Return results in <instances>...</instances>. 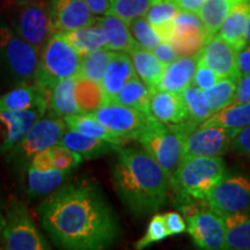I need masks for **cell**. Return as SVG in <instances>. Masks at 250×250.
Returning a JSON list of instances; mask_svg holds the SVG:
<instances>
[{"label":"cell","instance_id":"6da1fadb","mask_svg":"<svg viewBox=\"0 0 250 250\" xmlns=\"http://www.w3.org/2000/svg\"><path fill=\"white\" fill-rule=\"evenodd\" d=\"M41 224L62 249L101 250L120 235V225L111 206L95 184L68 183L41 203Z\"/></svg>","mask_w":250,"mask_h":250},{"label":"cell","instance_id":"7a4b0ae2","mask_svg":"<svg viewBox=\"0 0 250 250\" xmlns=\"http://www.w3.org/2000/svg\"><path fill=\"white\" fill-rule=\"evenodd\" d=\"M112 183L134 215H145L165 205L170 179L144 148L121 147L112 167Z\"/></svg>","mask_w":250,"mask_h":250},{"label":"cell","instance_id":"3957f363","mask_svg":"<svg viewBox=\"0 0 250 250\" xmlns=\"http://www.w3.org/2000/svg\"><path fill=\"white\" fill-rule=\"evenodd\" d=\"M196 127L198 126L190 121L167 124L152 117L137 142L171 179L184 158L187 136Z\"/></svg>","mask_w":250,"mask_h":250},{"label":"cell","instance_id":"277c9868","mask_svg":"<svg viewBox=\"0 0 250 250\" xmlns=\"http://www.w3.org/2000/svg\"><path fill=\"white\" fill-rule=\"evenodd\" d=\"M227 176L221 156H188L170 179V187L180 199L206 201L211 190Z\"/></svg>","mask_w":250,"mask_h":250},{"label":"cell","instance_id":"5b68a950","mask_svg":"<svg viewBox=\"0 0 250 250\" xmlns=\"http://www.w3.org/2000/svg\"><path fill=\"white\" fill-rule=\"evenodd\" d=\"M83 56L61 34H54L41 50L35 83L51 92L58 81L78 77Z\"/></svg>","mask_w":250,"mask_h":250},{"label":"cell","instance_id":"8992f818","mask_svg":"<svg viewBox=\"0 0 250 250\" xmlns=\"http://www.w3.org/2000/svg\"><path fill=\"white\" fill-rule=\"evenodd\" d=\"M41 50L18 36L8 26H0V64L15 86L35 83Z\"/></svg>","mask_w":250,"mask_h":250},{"label":"cell","instance_id":"52a82bcc","mask_svg":"<svg viewBox=\"0 0 250 250\" xmlns=\"http://www.w3.org/2000/svg\"><path fill=\"white\" fill-rule=\"evenodd\" d=\"M66 129V123L62 118L46 112L7 153L9 162L21 168H27L36 153L61 143Z\"/></svg>","mask_w":250,"mask_h":250},{"label":"cell","instance_id":"ba28073f","mask_svg":"<svg viewBox=\"0 0 250 250\" xmlns=\"http://www.w3.org/2000/svg\"><path fill=\"white\" fill-rule=\"evenodd\" d=\"M0 243L6 250L50 249L27 208L17 199L12 201L6 212V224Z\"/></svg>","mask_w":250,"mask_h":250},{"label":"cell","instance_id":"9c48e42d","mask_svg":"<svg viewBox=\"0 0 250 250\" xmlns=\"http://www.w3.org/2000/svg\"><path fill=\"white\" fill-rule=\"evenodd\" d=\"M46 1L14 6L9 18L12 30L40 50L55 34Z\"/></svg>","mask_w":250,"mask_h":250},{"label":"cell","instance_id":"30bf717a","mask_svg":"<svg viewBox=\"0 0 250 250\" xmlns=\"http://www.w3.org/2000/svg\"><path fill=\"white\" fill-rule=\"evenodd\" d=\"M92 115L112 133L126 142L138 139L152 118L151 115L116 101L105 102Z\"/></svg>","mask_w":250,"mask_h":250},{"label":"cell","instance_id":"8fae6325","mask_svg":"<svg viewBox=\"0 0 250 250\" xmlns=\"http://www.w3.org/2000/svg\"><path fill=\"white\" fill-rule=\"evenodd\" d=\"M208 208L221 218L246 212L250 208V181L243 176H226L206 198Z\"/></svg>","mask_w":250,"mask_h":250},{"label":"cell","instance_id":"7c38bea8","mask_svg":"<svg viewBox=\"0 0 250 250\" xmlns=\"http://www.w3.org/2000/svg\"><path fill=\"white\" fill-rule=\"evenodd\" d=\"M208 40L204 24L197 13L180 11L171 22L165 42H168L179 57L198 56Z\"/></svg>","mask_w":250,"mask_h":250},{"label":"cell","instance_id":"4fadbf2b","mask_svg":"<svg viewBox=\"0 0 250 250\" xmlns=\"http://www.w3.org/2000/svg\"><path fill=\"white\" fill-rule=\"evenodd\" d=\"M187 218V230L195 245L204 250L226 249V223L212 210H197Z\"/></svg>","mask_w":250,"mask_h":250},{"label":"cell","instance_id":"5bb4252c","mask_svg":"<svg viewBox=\"0 0 250 250\" xmlns=\"http://www.w3.org/2000/svg\"><path fill=\"white\" fill-rule=\"evenodd\" d=\"M236 133V131L220 126L196 127L188 134L184 142V158L221 156L232 147Z\"/></svg>","mask_w":250,"mask_h":250},{"label":"cell","instance_id":"9a60e30c","mask_svg":"<svg viewBox=\"0 0 250 250\" xmlns=\"http://www.w3.org/2000/svg\"><path fill=\"white\" fill-rule=\"evenodd\" d=\"M46 4L55 34L90 26L98 20L83 0H48Z\"/></svg>","mask_w":250,"mask_h":250},{"label":"cell","instance_id":"2e32d148","mask_svg":"<svg viewBox=\"0 0 250 250\" xmlns=\"http://www.w3.org/2000/svg\"><path fill=\"white\" fill-rule=\"evenodd\" d=\"M46 112L43 108L0 110V153L7 154Z\"/></svg>","mask_w":250,"mask_h":250},{"label":"cell","instance_id":"e0dca14e","mask_svg":"<svg viewBox=\"0 0 250 250\" xmlns=\"http://www.w3.org/2000/svg\"><path fill=\"white\" fill-rule=\"evenodd\" d=\"M237 52V50L217 34L206 41L198 54V62L213 70L220 78H233L237 80L240 78Z\"/></svg>","mask_w":250,"mask_h":250},{"label":"cell","instance_id":"ac0fdd59","mask_svg":"<svg viewBox=\"0 0 250 250\" xmlns=\"http://www.w3.org/2000/svg\"><path fill=\"white\" fill-rule=\"evenodd\" d=\"M136 76L130 55L126 52L114 51L101 80L105 102L115 101L121 89Z\"/></svg>","mask_w":250,"mask_h":250},{"label":"cell","instance_id":"d6986e66","mask_svg":"<svg viewBox=\"0 0 250 250\" xmlns=\"http://www.w3.org/2000/svg\"><path fill=\"white\" fill-rule=\"evenodd\" d=\"M50 92L36 83L17 86L0 96V110H28L43 108L48 110Z\"/></svg>","mask_w":250,"mask_h":250},{"label":"cell","instance_id":"ffe728a7","mask_svg":"<svg viewBox=\"0 0 250 250\" xmlns=\"http://www.w3.org/2000/svg\"><path fill=\"white\" fill-rule=\"evenodd\" d=\"M149 115L167 124H179L188 121V111L181 93L153 89L149 101Z\"/></svg>","mask_w":250,"mask_h":250},{"label":"cell","instance_id":"44dd1931","mask_svg":"<svg viewBox=\"0 0 250 250\" xmlns=\"http://www.w3.org/2000/svg\"><path fill=\"white\" fill-rule=\"evenodd\" d=\"M197 64H198V56L179 57L166 66L158 85L153 89L182 93L184 89L192 85Z\"/></svg>","mask_w":250,"mask_h":250},{"label":"cell","instance_id":"7402d4cb","mask_svg":"<svg viewBox=\"0 0 250 250\" xmlns=\"http://www.w3.org/2000/svg\"><path fill=\"white\" fill-rule=\"evenodd\" d=\"M250 4L240 2L232 6L229 13L225 18L218 35L229 43L234 49L240 51L247 45V28H248Z\"/></svg>","mask_w":250,"mask_h":250},{"label":"cell","instance_id":"603a6c76","mask_svg":"<svg viewBox=\"0 0 250 250\" xmlns=\"http://www.w3.org/2000/svg\"><path fill=\"white\" fill-rule=\"evenodd\" d=\"M62 145L77 152L83 159H95L105 155L109 152H117L121 147L105 140L87 136L76 130L66 129L61 140Z\"/></svg>","mask_w":250,"mask_h":250},{"label":"cell","instance_id":"cb8c5ba5","mask_svg":"<svg viewBox=\"0 0 250 250\" xmlns=\"http://www.w3.org/2000/svg\"><path fill=\"white\" fill-rule=\"evenodd\" d=\"M76 79L77 77L66 78L52 87L49 96V114L62 120L80 114L81 110L76 99Z\"/></svg>","mask_w":250,"mask_h":250},{"label":"cell","instance_id":"d4e9b609","mask_svg":"<svg viewBox=\"0 0 250 250\" xmlns=\"http://www.w3.org/2000/svg\"><path fill=\"white\" fill-rule=\"evenodd\" d=\"M104 31L107 39V49L111 51L129 52L138 45L131 33L129 24L116 15L107 14L96 20Z\"/></svg>","mask_w":250,"mask_h":250},{"label":"cell","instance_id":"484cf974","mask_svg":"<svg viewBox=\"0 0 250 250\" xmlns=\"http://www.w3.org/2000/svg\"><path fill=\"white\" fill-rule=\"evenodd\" d=\"M72 171L51 169L40 171L27 168V193L33 198L49 196L66 182Z\"/></svg>","mask_w":250,"mask_h":250},{"label":"cell","instance_id":"4316f807","mask_svg":"<svg viewBox=\"0 0 250 250\" xmlns=\"http://www.w3.org/2000/svg\"><path fill=\"white\" fill-rule=\"evenodd\" d=\"M129 55L137 76L148 87H151L152 89L154 88L158 85L167 65H165L156 57L152 50L142 48L140 45L134 46Z\"/></svg>","mask_w":250,"mask_h":250},{"label":"cell","instance_id":"83f0119b","mask_svg":"<svg viewBox=\"0 0 250 250\" xmlns=\"http://www.w3.org/2000/svg\"><path fill=\"white\" fill-rule=\"evenodd\" d=\"M79 54L85 56L95 50L107 48V39L102 27L96 22L78 29L61 34Z\"/></svg>","mask_w":250,"mask_h":250},{"label":"cell","instance_id":"f1b7e54d","mask_svg":"<svg viewBox=\"0 0 250 250\" xmlns=\"http://www.w3.org/2000/svg\"><path fill=\"white\" fill-rule=\"evenodd\" d=\"M64 121L68 129L76 130L78 132L87 134V136L95 137V138L112 143L115 145L120 146V147H123L124 144L127 143L126 140L118 137L117 134L112 133L101 122L96 120L92 114L80 112V114L64 118Z\"/></svg>","mask_w":250,"mask_h":250},{"label":"cell","instance_id":"f546056e","mask_svg":"<svg viewBox=\"0 0 250 250\" xmlns=\"http://www.w3.org/2000/svg\"><path fill=\"white\" fill-rule=\"evenodd\" d=\"M248 125H250V101L228 105L214 112L199 126H220L237 132Z\"/></svg>","mask_w":250,"mask_h":250},{"label":"cell","instance_id":"4dcf8cb0","mask_svg":"<svg viewBox=\"0 0 250 250\" xmlns=\"http://www.w3.org/2000/svg\"><path fill=\"white\" fill-rule=\"evenodd\" d=\"M226 223V249L250 250V213L248 211L229 215Z\"/></svg>","mask_w":250,"mask_h":250},{"label":"cell","instance_id":"1f68e13d","mask_svg":"<svg viewBox=\"0 0 250 250\" xmlns=\"http://www.w3.org/2000/svg\"><path fill=\"white\" fill-rule=\"evenodd\" d=\"M153 89L138 76L133 77L117 94L115 101L149 115V101Z\"/></svg>","mask_w":250,"mask_h":250},{"label":"cell","instance_id":"d6a6232c","mask_svg":"<svg viewBox=\"0 0 250 250\" xmlns=\"http://www.w3.org/2000/svg\"><path fill=\"white\" fill-rule=\"evenodd\" d=\"M76 99L81 112L85 114H92L105 103L101 83L83 77L76 79Z\"/></svg>","mask_w":250,"mask_h":250},{"label":"cell","instance_id":"836d02e7","mask_svg":"<svg viewBox=\"0 0 250 250\" xmlns=\"http://www.w3.org/2000/svg\"><path fill=\"white\" fill-rule=\"evenodd\" d=\"M232 4L229 0H205L197 14L201 18L208 39L217 35L225 18L229 13Z\"/></svg>","mask_w":250,"mask_h":250},{"label":"cell","instance_id":"e575fe53","mask_svg":"<svg viewBox=\"0 0 250 250\" xmlns=\"http://www.w3.org/2000/svg\"><path fill=\"white\" fill-rule=\"evenodd\" d=\"M236 79L221 78L211 88L203 90L205 101L212 112H217L233 103L236 92Z\"/></svg>","mask_w":250,"mask_h":250},{"label":"cell","instance_id":"d590c367","mask_svg":"<svg viewBox=\"0 0 250 250\" xmlns=\"http://www.w3.org/2000/svg\"><path fill=\"white\" fill-rule=\"evenodd\" d=\"M184 104L188 111V121L199 126L202 123L210 118L213 112L208 108V103L205 101L203 90L195 85H190L182 93Z\"/></svg>","mask_w":250,"mask_h":250},{"label":"cell","instance_id":"8d00e7d4","mask_svg":"<svg viewBox=\"0 0 250 250\" xmlns=\"http://www.w3.org/2000/svg\"><path fill=\"white\" fill-rule=\"evenodd\" d=\"M112 54H114V51H111V50L102 48L85 55L83 57L80 73L78 77L87 78V79L101 83L103 74H104L105 68L110 62Z\"/></svg>","mask_w":250,"mask_h":250},{"label":"cell","instance_id":"74e56055","mask_svg":"<svg viewBox=\"0 0 250 250\" xmlns=\"http://www.w3.org/2000/svg\"><path fill=\"white\" fill-rule=\"evenodd\" d=\"M158 1L160 0H111L107 14L116 15L129 24L134 19L145 17L151 6Z\"/></svg>","mask_w":250,"mask_h":250},{"label":"cell","instance_id":"f35d334b","mask_svg":"<svg viewBox=\"0 0 250 250\" xmlns=\"http://www.w3.org/2000/svg\"><path fill=\"white\" fill-rule=\"evenodd\" d=\"M181 9L170 0H160L151 6L145 18L160 34L170 26Z\"/></svg>","mask_w":250,"mask_h":250},{"label":"cell","instance_id":"ab89813d","mask_svg":"<svg viewBox=\"0 0 250 250\" xmlns=\"http://www.w3.org/2000/svg\"><path fill=\"white\" fill-rule=\"evenodd\" d=\"M129 27L136 42L142 48L153 50L159 43L162 42L160 34L145 17L134 19L129 23Z\"/></svg>","mask_w":250,"mask_h":250},{"label":"cell","instance_id":"60d3db41","mask_svg":"<svg viewBox=\"0 0 250 250\" xmlns=\"http://www.w3.org/2000/svg\"><path fill=\"white\" fill-rule=\"evenodd\" d=\"M51 152L54 156V168L58 170L73 171L74 168L78 167L83 160L80 154L62 144L51 146Z\"/></svg>","mask_w":250,"mask_h":250},{"label":"cell","instance_id":"b9f144b4","mask_svg":"<svg viewBox=\"0 0 250 250\" xmlns=\"http://www.w3.org/2000/svg\"><path fill=\"white\" fill-rule=\"evenodd\" d=\"M168 236H169V234H168L167 228H166L164 215L155 214L154 217L151 219V221H149L145 235H144L138 242H136L134 248L138 250L145 249L151 246L152 243L161 241V240H164Z\"/></svg>","mask_w":250,"mask_h":250},{"label":"cell","instance_id":"7bdbcfd3","mask_svg":"<svg viewBox=\"0 0 250 250\" xmlns=\"http://www.w3.org/2000/svg\"><path fill=\"white\" fill-rule=\"evenodd\" d=\"M220 79L221 78L213 70H211L210 67H208L206 65L198 62L195 76H193L192 85L198 87L202 90H205L208 88H211L212 86H214Z\"/></svg>","mask_w":250,"mask_h":250},{"label":"cell","instance_id":"ee69618b","mask_svg":"<svg viewBox=\"0 0 250 250\" xmlns=\"http://www.w3.org/2000/svg\"><path fill=\"white\" fill-rule=\"evenodd\" d=\"M27 168H33V169L40 171H48L54 168V156H52L51 147L43 149L31 158V160Z\"/></svg>","mask_w":250,"mask_h":250},{"label":"cell","instance_id":"f6af8a7d","mask_svg":"<svg viewBox=\"0 0 250 250\" xmlns=\"http://www.w3.org/2000/svg\"><path fill=\"white\" fill-rule=\"evenodd\" d=\"M164 215V221L169 236L179 235L187 230V224L182 215L177 212H167Z\"/></svg>","mask_w":250,"mask_h":250},{"label":"cell","instance_id":"bcb514c9","mask_svg":"<svg viewBox=\"0 0 250 250\" xmlns=\"http://www.w3.org/2000/svg\"><path fill=\"white\" fill-rule=\"evenodd\" d=\"M232 148L239 154L250 158V125L237 131L232 143Z\"/></svg>","mask_w":250,"mask_h":250},{"label":"cell","instance_id":"7dc6e473","mask_svg":"<svg viewBox=\"0 0 250 250\" xmlns=\"http://www.w3.org/2000/svg\"><path fill=\"white\" fill-rule=\"evenodd\" d=\"M250 101V74H242L237 79L236 92L232 104Z\"/></svg>","mask_w":250,"mask_h":250},{"label":"cell","instance_id":"c3c4849f","mask_svg":"<svg viewBox=\"0 0 250 250\" xmlns=\"http://www.w3.org/2000/svg\"><path fill=\"white\" fill-rule=\"evenodd\" d=\"M152 51L165 65L170 64V62H175L179 58V55L176 54V51L173 49V46H171L168 42H165V41L159 43Z\"/></svg>","mask_w":250,"mask_h":250},{"label":"cell","instance_id":"681fc988","mask_svg":"<svg viewBox=\"0 0 250 250\" xmlns=\"http://www.w3.org/2000/svg\"><path fill=\"white\" fill-rule=\"evenodd\" d=\"M237 68L240 76L250 74V44H247L242 50L237 52Z\"/></svg>","mask_w":250,"mask_h":250},{"label":"cell","instance_id":"f907efd6","mask_svg":"<svg viewBox=\"0 0 250 250\" xmlns=\"http://www.w3.org/2000/svg\"><path fill=\"white\" fill-rule=\"evenodd\" d=\"M93 14L105 15L111 7V0H83Z\"/></svg>","mask_w":250,"mask_h":250},{"label":"cell","instance_id":"816d5d0a","mask_svg":"<svg viewBox=\"0 0 250 250\" xmlns=\"http://www.w3.org/2000/svg\"><path fill=\"white\" fill-rule=\"evenodd\" d=\"M170 1H173L181 11L198 13L205 0H170Z\"/></svg>","mask_w":250,"mask_h":250},{"label":"cell","instance_id":"f5cc1de1","mask_svg":"<svg viewBox=\"0 0 250 250\" xmlns=\"http://www.w3.org/2000/svg\"><path fill=\"white\" fill-rule=\"evenodd\" d=\"M46 0H8V2L12 6H20L28 4H37V2H44Z\"/></svg>","mask_w":250,"mask_h":250},{"label":"cell","instance_id":"db71d44e","mask_svg":"<svg viewBox=\"0 0 250 250\" xmlns=\"http://www.w3.org/2000/svg\"><path fill=\"white\" fill-rule=\"evenodd\" d=\"M5 224H6V214L2 213L1 210H0V242H1V235H2V232H4Z\"/></svg>","mask_w":250,"mask_h":250},{"label":"cell","instance_id":"11a10c76","mask_svg":"<svg viewBox=\"0 0 250 250\" xmlns=\"http://www.w3.org/2000/svg\"><path fill=\"white\" fill-rule=\"evenodd\" d=\"M247 44H250V11H249V19H248V28H247V36H246Z\"/></svg>","mask_w":250,"mask_h":250},{"label":"cell","instance_id":"9f6ffc18","mask_svg":"<svg viewBox=\"0 0 250 250\" xmlns=\"http://www.w3.org/2000/svg\"><path fill=\"white\" fill-rule=\"evenodd\" d=\"M250 0H229V2L232 4V6L236 5V4H240V2H249Z\"/></svg>","mask_w":250,"mask_h":250}]
</instances>
